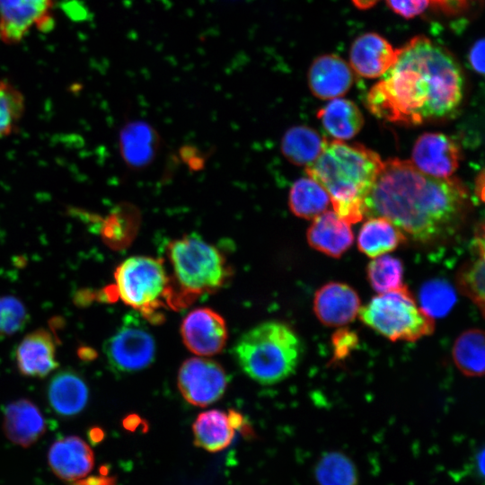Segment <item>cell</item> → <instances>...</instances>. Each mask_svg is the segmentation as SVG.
Listing matches in <instances>:
<instances>
[{"mask_svg":"<svg viewBox=\"0 0 485 485\" xmlns=\"http://www.w3.org/2000/svg\"><path fill=\"white\" fill-rule=\"evenodd\" d=\"M463 94V75L454 55L426 36L400 48L395 63L369 91L366 104L376 117L404 124L448 118Z\"/></svg>","mask_w":485,"mask_h":485,"instance_id":"6da1fadb","label":"cell"},{"mask_svg":"<svg viewBox=\"0 0 485 485\" xmlns=\"http://www.w3.org/2000/svg\"><path fill=\"white\" fill-rule=\"evenodd\" d=\"M466 198L458 180L433 177L410 161L390 159L365 198L363 215L384 217L412 239L429 242L456 227Z\"/></svg>","mask_w":485,"mask_h":485,"instance_id":"7a4b0ae2","label":"cell"},{"mask_svg":"<svg viewBox=\"0 0 485 485\" xmlns=\"http://www.w3.org/2000/svg\"><path fill=\"white\" fill-rule=\"evenodd\" d=\"M384 163L374 151L340 140L325 142L307 175L328 192L334 212L348 224L364 217L363 206Z\"/></svg>","mask_w":485,"mask_h":485,"instance_id":"3957f363","label":"cell"},{"mask_svg":"<svg viewBox=\"0 0 485 485\" xmlns=\"http://www.w3.org/2000/svg\"><path fill=\"white\" fill-rule=\"evenodd\" d=\"M303 353L297 334L277 321L260 323L243 333L234 348L242 371L261 384H277L293 374Z\"/></svg>","mask_w":485,"mask_h":485,"instance_id":"277c9868","label":"cell"},{"mask_svg":"<svg viewBox=\"0 0 485 485\" xmlns=\"http://www.w3.org/2000/svg\"><path fill=\"white\" fill-rule=\"evenodd\" d=\"M119 298L150 322L162 321L159 310L174 303V292L162 260L132 256L114 272Z\"/></svg>","mask_w":485,"mask_h":485,"instance_id":"5b68a950","label":"cell"},{"mask_svg":"<svg viewBox=\"0 0 485 485\" xmlns=\"http://www.w3.org/2000/svg\"><path fill=\"white\" fill-rule=\"evenodd\" d=\"M357 315L365 325L391 341H416L435 330L434 319L423 312L404 285L374 296Z\"/></svg>","mask_w":485,"mask_h":485,"instance_id":"8992f818","label":"cell"},{"mask_svg":"<svg viewBox=\"0 0 485 485\" xmlns=\"http://www.w3.org/2000/svg\"><path fill=\"white\" fill-rule=\"evenodd\" d=\"M168 257L184 297L217 290L229 273L222 252L198 234L171 242Z\"/></svg>","mask_w":485,"mask_h":485,"instance_id":"52a82bcc","label":"cell"},{"mask_svg":"<svg viewBox=\"0 0 485 485\" xmlns=\"http://www.w3.org/2000/svg\"><path fill=\"white\" fill-rule=\"evenodd\" d=\"M104 354L116 372L134 373L152 364L155 355V341L138 318L129 316L106 340Z\"/></svg>","mask_w":485,"mask_h":485,"instance_id":"ba28073f","label":"cell"},{"mask_svg":"<svg viewBox=\"0 0 485 485\" xmlns=\"http://www.w3.org/2000/svg\"><path fill=\"white\" fill-rule=\"evenodd\" d=\"M55 0H0V40L20 43L31 31L54 25Z\"/></svg>","mask_w":485,"mask_h":485,"instance_id":"9c48e42d","label":"cell"},{"mask_svg":"<svg viewBox=\"0 0 485 485\" xmlns=\"http://www.w3.org/2000/svg\"><path fill=\"white\" fill-rule=\"evenodd\" d=\"M228 378L217 362L202 357L189 358L178 372V387L184 399L196 406L205 407L220 399Z\"/></svg>","mask_w":485,"mask_h":485,"instance_id":"30bf717a","label":"cell"},{"mask_svg":"<svg viewBox=\"0 0 485 485\" xmlns=\"http://www.w3.org/2000/svg\"><path fill=\"white\" fill-rule=\"evenodd\" d=\"M181 333L185 346L198 356L219 353L227 340L225 320L209 308H198L184 318Z\"/></svg>","mask_w":485,"mask_h":485,"instance_id":"8fae6325","label":"cell"},{"mask_svg":"<svg viewBox=\"0 0 485 485\" xmlns=\"http://www.w3.org/2000/svg\"><path fill=\"white\" fill-rule=\"evenodd\" d=\"M412 163L425 174L448 178L459 165L460 151L457 145L442 133H425L415 142Z\"/></svg>","mask_w":485,"mask_h":485,"instance_id":"7c38bea8","label":"cell"},{"mask_svg":"<svg viewBox=\"0 0 485 485\" xmlns=\"http://www.w3.org/2000/svg\"><path fill=\"white\" fill-rule=\"evenodd\" d=\"M360 307L357 291L342 282L326 283L314 294L313 312L318 320L329 327H340L351 322Z\"/></svg>","mask_w":485,"mask_h":485,"instance_id":"4fadbf2b","label":"cell"},{"mask_svg":"<svg viewBox=\"0 0 485 485\" xmlns=\"http://www.w3.org/2000/svg\"><path fill=\"white\" fill-rule=\"evenodd\" d=\"M48 463L53 473L64 481L75 482L87 477L94 466L91 446L76 436L56 440L48 449Z\"/></svg>","mask_w":485,"mask_h":485,"instance_id":"5bb4252c","label":"cell"},{"mask_svg":"<svg viewBox=\"0 0 485 485\" xmlns=\"http://www.w3.org/2000/svg\"><path fill=\"white\" fill-rule=\"evenodd\" d=\"M399 50L381 35L367 32L351 44L349 66L365 78L380 77L395 63Z\"/></svg>","mask_w":485,"mask_h":485,"instance_id":"9a60e30c","label":"cell"},{"mask_svg":"<svg viewBox=\"0 0 485 485\" xmlns=\"http://www.w3.org/2000/svg\"><path fill=\"white\" fill-rule=\"evenodd\" d=\"M307 81L312 93L317 98H340L353 84V70L340 57L325 54L313 61L308 70Z\"/></svg>","mask_w":485,"mask_h":485,"instance_id":"2e32d148","label":"cell"},{"mask_svg":"<svg viewBox=\"0 0 485 485\" xmlns=\"http://www.w3.org/2000/svg\"><path fill=\"white\" fill-rule=\"evenodd\" d=\"M44 416L35 403L19 399L7 404L4 410V433L14 445L29 447L46 432Z\"/></svg>","mask_w":485,"mask_h":485,"instance_id":"e0dca14e","label":"cell"},{"mask_svg":"<svg viewBox=\"0 0 485 485\" xmlns=\"http://www.w3.org/2000/svg\"><path fill=\"white\" fill-rule=\"evenodd\" d=\"M15 357L20 373L25 376L42 378L58 366L53 337L44 329L25 335L17 347Z\"/></svg>","mask_w":485,"mask_h":485,"instance_id":"ac0fdd59","label":"cell"},{"mask_svg":"<svg viewBox=\"0 0 485 485\" xmlns=\"http://www.w3.org/2000/svg\"><path fill=\"white\" fill-rule=\"evenodd\" d=\"M306 238L311 247L332 258L343 255L354 241L350 224L327 210L313 219Z\"/></svg>","mask_w":485,"mask_h":485,"instance_id":"d6986e66","label":"cell"},{"mask_svg":"<svg viewBox=\"0 0 485 485\" xmlns=\"http://www.w3.org/2000/svg\"><path fill=\"white\" fill-rule=\"evenodd\" d=\"M47 396L49 405L57 415L73 417L85 408L89 390L79 374L65 369L52 376L48 384Z\"/></svg>","mask_w":485,"mask_h":485,"instance_id":"ffe728a7","label":"cell"},{"mask_svg":"<svg viewBox=\"0 0 485 485\" xmlns=\"http://www.w3.org/2000/svg\"><path fill=\"white\" fill-rule=\"evenodd\" d=\"M194 444L210 453L226 448L233 441L235 429L228 413L210 410L201 412L192 425Z\"/></svg>","mask_w":485,"mask_h":485,"instance_id":"44dd1931","label":"cell"},{"mask_svg":"<svg viewBox=\"0 0 485 485\" xmlns=\"http://www.w3.org/2000/svg\"><path fill=\"white\" fill-rule=\"evenodd\" d=\"M317 116L327 133L340 141L355 137L364 124L358 107L342 98L332 99L318 111Z\"/></svg>","mask_w":485,"mask_h":485,"instance_id":"7402d4cb","label":"cell"},{"mask_svg":"<svg viewBox=\"0 0 485 485\" xmlns=\"http://www.w3.org/2000/svg\"><path fill=\"white\" fill-rule=\"evenodd\" d=\"M405 241V235L389 220L376 216L364 223L357 235V247L370 258L392 251Z\"/></svg>","mask_w":485,"mask_h":485,"instance_id":"603a6c76","label":"cell"},{"mask_svg":"<svg viewBox=\"0 0 485 485\" xmlns=\"http://www.w3.org/2000/svg\"><path fill=\"white\" fill-rule=\"evenodd\" d=\"M326 140L313 128L295 126L289 128L281 142L284 156L295 165L308 166L321 154Z\"/></svg>","mask_w":485,"mask_h":485,"instance_id":"cb8c5ba5","label":"cell"},{"mask_svg":"<svg viewBox=\"0 0 485 485\" xmlns=\"http://www.w3.org/2000/svg\"><path fill=\"white\" fill-rule=\"evenodd\" d=\"M288 203L296 216L313 219L326 211L331 198L322 185L308 177L301 178L292 185Z\"/></svg>","mask_w":485,"mask_h":485,"instance_id":"d4e9b609","label":"cell"},{"mask_svg":"<svg viewBox=\"0 0 485 485\" xmlns=\"http://www.w3.org/2000/svg\"><path fill=\"white\" fill-rule=\"evenodd\" d=\"M452 356L456 367L465 375L481 376L484 374V332L470 329L462 332L453 346Z\"/></svg>","mask_w":485,"mask_h":485,"instance_id":"484cf974","label":"cell"},{"mask_svg":"<svg viewBox=\"0 0 485 485\" xmlns=\"http://www.w3.org/2000/svg\"><path fill=\"white\" fill-rule=\"evenodd\" d=\"M313 477L317 485H358L359 473L355 462L345 453L330 451L316 462Z\"/></svg>","mask_w":485,"mask_h":485,"instance_id":"4316f807","label":"cell"},{"mask_svg":"<svg viewBox=\"0 0 485 485\" xmlns=\"http://www.w3.org/2000/svg\"><path fill=\"white\" fill-rule=\"evenodd\" d=\"M120 150L126 162L132 166L148 163L156 149L154 131L142 122L128 125L120 134Z\"/></svg>","mask_w":485,"mask_h":485,"instance_id":"83f0119b","label":"cell"},{"mask_svg":"<svg viewBox=\"0 0 485 485\" xmlns=\"http://www.w3.org/2000/svg\"><path fill=\"white\" fill-rule=\"evenodd\" d=\"M366 275L375 292L385 293L402 286L403 265L401 260L384 254L373 258L368 263Z\"/></svg>","mask_w":485,"mask_h":485,"instance_id":"f1b7e54d","label":"cell"},{"mask_svg":"<svg viewBox=\"0 0 485 485\" xmlns=\"http://www.w3.org/2000/svg\"><path fill=\"white\" fill-rule=\"evenodd\" d=\"M24 110L22 93L9 82L0 79V138L17 129Z\"/></svg>","mask_w":485,"mask_h":485,"instance_id":"f546056e","label":"cell"},{"mask_svg":"<svg viewBox=\"0 0 485 485\" xmlns=\"http://www.w3.org/2000/svg\"><path fill=\"white\" fill-rule=\"evenodd\" d=\"M456 301L455 292L445 280L435 279L425 283L420 290V308L428 316H445Z\"/></svg>","mask_w":485,"mask_h":485,"instance_id":"4dcf8cb0","label":"cell"},{"mask_svg":"<svg viewBox=\"0 0 485 485\" xmlns=\"http://www.w3.org/2000/svg\"><path fill=\"white\" fill-rule=\"evenodd\" d=\"M484 254L464 265L456 277L459 291L484 312Z\"/></svg>","mask_w":485,"mask_h":485,"instance_id":"1f68e13d","label":"cell"},{"mask_svg":"<svg viewBox=\"0 0 485 485\" xmlns=\"http://www.w3.org/2000/svg\"><path fill=\"white\" fill-rule=\"evenodd\" d=\"M23 303L13 295L0 296V335L10 336L22 330L28 321Z\"/></svg>","mask_w":485,"mask_h":485,"instance_id":"d6a6232c","label":"cell"},{"mask_svg":"<svg viewBox=\"0 0 485 485\" xmlns=\"http://www.w3.org/2000/svg\"><path fill=\"white\" fill-rule=\"evenodd\" d=\"M357 336L354 331L339 330L332 336V346L335 359H342L357 345Z\"/></svg>","mask_w":485,"mask_h":485,"instance_id":"836d02e7","label":"cell"},{"mask_svg":"<svg viewBox=\"0 0 485 485\" xmlns=\"http://www.w3.org/2000/svg\"><path fill=\"white\" fill-rule=\"evenodd\" d=\"M390 9L407 19L422 13L429 4L430 0H385Z\"/></svg>","mask_w":485,"mask_h":485,"instance_id":"e575fe53","label":"cell"},{"mask_svg":"<svg viewBox=\"0 0 485 485\" xmlns=\"http://www.w3.org/2000/svg\"><path fill=\"white\" fill-rule=\"evenodd\" d=\"M484 40H477L470 49L469 60L473 70L481 75L484 73Z\"/></svg>","mask_w":485,"mask_h":485,"instance_id":"d590c367","label":"cell"},{"mask_svg":"<svg viewBox=\"0 0 485 485\" xmlns=\"http://www.w3.org/2000/svg\"><path fill=\"white\" fill-rule=\"evenodd\" d=\"M79 485H115V481L111 478L106 477H91L85 481H78Z\"/></svg>","mask_w":485,"mask_h":485,"instance_id":"8d00e7d4","label":"cell"},{"mask_svg":"<svg viewBox=\"0 0 485 485\" xmlns=\"http://www.w3.org/2000/svg\"><path fill=\"white\" fill-rule=\"evenodd\" d=\"M353 4L360 10H367L375 6L380 0H351Z\"/></svg>","mask_w":485,"mask_h":485,"instance_id":"74e56055","label":"cell"},{"mask_svg":"<svg viewBox=\"0 0 485 485\" xmlns=\"http://www.w3.org/2000/svg\"><path fill=\"white\" fill-rule=\"evenodd\" d=\"M103 437L102 430L95 428L90 431V438L94 442H100Z\"/></svg>","mask_w":485,"mask_h":485,"instance_id":"f35d334b","label":"cell"},{"mask_svg":"<svg viewBox=\"0 0 485 485\" xmlns=\"http://www.w3.org/2000/svg\"><path fill=\"white\" fill-rule=\"evenodd\" d=\"M477 466L480 469L481 475H483V472H484V470H483V466H484V452H483V450H481L480 452V454H478Z\"/></svg>","mask_w":485,"mask_h":485,"instance_id":"ab89813d","label":"cell"}]
</instances>
